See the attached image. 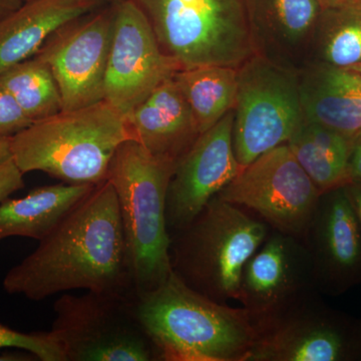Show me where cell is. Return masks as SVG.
<instances>
[{
    "label": "cell",
    "mask_w": 361,
    "mask_h": 361,
    "mask_svg": "<svg viewBox=\"0 0 361 361\" xmlns=\"http://www.w3.org/2000/svg\"><path fill=\"white\" fill-rule=\"evenodd\" d=\"M39 245L13 266L4 291L42 301L84 289L137 295L128 263L122 218L113 185H97Z\"/></svg>",
    "instance_id": "obj_1"
},
{
    "label": "cell",
    "mask_w": 361,
    "mask_h": 361,
    "mask_svg": "<svg viewBox=\"0 0 361 361\" xmlns=\"http://www.w3.org/2000/svg\"><path fill=\"white\" fill-rule=\"evenodd\" d=\"M135 310L160 360L247 361L259 336L248 311L204 296L174 272L135 295Z\"/></svg>",
    "instance_id": "obj_2"
},
{
    "label": "cell",
    "mask_w": 361,
    "mask_h": 361,
    "mask_svg": "<svg viewBox=\"0 0 361 361\" xmlns=\"http://www.w3.org/2000/svg\"><path fill=\"white\" fill-rule=\"evenodd\" d=\"M127 121L108 102L61 111L11 137V158L23 173H45L73 185L101 184L123 142Z\"/></svg>",
    "instance_id": "obj_3"
},
{
    "label": "cell",
    "mask_w": 361,
    "mask_h": 361,
    "mask_svg": "<svg viewBox=\"0 0 361 361\" xmlns=\"http://www.w3.org/2000/svg\"><path fill=\"white\" fill-rule=\"evenodd\" d=\"M176 164L135 140L118 149L106 180L115 189L135 294L153 290L172 274L166 203Z\"/></svg>",
    "instance_id": "obj_4"
},
{
    "label": "cell",
    "mask_w": 361,
    "mask_h": 361,
    "mask_svg": "<svg viewBox=\"0 0 361 361\" xmlns=\"http://www.w3.org/2000/svg\"><path fill=\"white\" fill-rule=\"evenodd\" d=\"M270 231L255 214L215 196L190 224L171 235L173 272L212 300L238 301L244 268Z\"/></svg>",
    "instance_id": "obj_5"
},
{
    "label": "cell",
    "mask_w": 361,
    "mask_h": 361,
    "mask_svg": "<svg viewBox=\"0 0 361 361\" xmlns=\"http://www.w3.org/2000/svg\"><path fill=\"white\" fill-rule=\"evenodd\" d=\"M180 70L239 68L256 52L250 0H132Z\"/></svg>",
    "instance_id": "obj_6"
},
{
    "label": "cell",
    "mask_w": 361,
    "mask_h": 361,
    "mask_svg": "<svg viewBox=\"0 0 361 361\" xmlns=\"http://www.w3.org/2000/svg\"><path fill=\"white\" fill-rule=\"evenodd\" d=\"M135 297L92 291L59 297L51 330L66 361L160 360L135 314Z\"/></svg>",
    "instance_id": "obj_7"
},
{
    "label": "cell",
    "mask_w": 361,
    "mask_h": 361,
    "mask_svg": "<svg viewBox=\"0 0 361 361\" xmlns=\"http://www.w3.org/2000/svg\"><path fill=\"white\" fill-rule=\"evenodd\" d=\"M304 118L298 71L259 54L240 66L233 126L240 167L286 144Z\"/></svg>",
    "instance_id": "obj_8"
},
{
    "label": "cell",
    "mask_w": 361,
    "mask_h": 361,
    "mask_svg": "<svg viewBox=\"0 0 361 361\" xmlns=\"http://www.w3.org/2000/svg\"><path fill=\"white\" fill-rule=\"evenodd\" d=\"M320 195L283 144L242 168L217 196L255 214L271 229L304 239Z\"/></svg>",
    "instance_id": "obj_9"
},
{
    "label": "cell",
    "mask_w": 361,
    "mask_h": 361,
    "mask_svg": "<svg viewBox=\"0 0 361 361\" xmlns=\"http://www.w3.org/2000/svg\"><path fill=\"white\" fill-rule=\"evenodd\" d=\"M247 361L361 360L360 322L311 296L258 325Z\"/></svg>",
    "instance_id": "obj_10"
},
{
    "label": "cell",
    "mask_w": 361,
    "mask_h": 361,
    "mask_svg": "<svg viewBox=\"0 0 361 361\" xmlns=\"http://www.w3.org/2000/svg\"><path fill=\"white\" fill-rule=\"evenodd\" d=\"M179 71V66L161 51L141 9L132 0L116 2L104 101L126 118Z\"/></svg>",
    "instance_id": "obj_11"
},
{
    "label": "cell",
    "mask_w": 361,
    "mask_h": 361,
    "mask_svg": "<svg viewBox=\"0 0 361 361\" xmlns=\"http://www.w3.org/2000/svg\"><path fill=\"white\" fill-rule=\"evenodd\" d=\"M115 13L114 4L78 18L52 35L35 54L54 73L63 111L104 101Z\"/></svg>",
    "instance_id": "obj_12"
},
{
    "label": "cell",
    "mask_w": 361,
    "mask_h": 361,
    "mask_svg": "<svg viewBox=\"0 0 361 361\" xmlns=\"http://www.w3.org/2000/svg\"><path fill=\"white\" fill-rule=\"evenodd\" d=\"M316 291L312 260L304 240L271 229L244 268L238 301L258 326Z\"/></svg>",
    "instance_id": "obj_13"
},
{
    "label": "cell",
    "mask_w": 361,
    "mask_h": 361,
    "mask_svg": "<svg viewBox=\"0 0 361 361\" xmlns=\"http://www.w3.org/2000/svg\"><path fill=\"white\" fill-rule=\"evenodd\" d=\"M234 110L199 135L176 166L166 217L170 235L192 222L241 171L233 148Z\"/></svg>",
    "instance_id": "obj_14"
},
{
    "label": "cell",
    "mask_w": 361,
    "mask_h": 361,
    "mask_svg": "<svg viewBox=\"0 0 361 361\" xmlns=\"http://www.w3.org/2000/svg\"><path fill=\"white\" fill-rule=\"evenodd\" d=\"M303 240L316 290L337 296L361 283V229L343 186L320 195Z\"/></svg>",
    "instance_id": "obj_15"
},
{
    "label": "cell",
    "mask_w": 361,
    "mask_h": 361,
    "mask_svg": "<svg viewBox=\"0 0 361 361\" xmlns=\"http://www.w3.org/2000/svg\"><path fill=\"white\" fill-rule=\"evenodd\" d=\"M322 11L318 0H250L256 52L300 73L299 63L311 51Z\"/></svg>",
    "instance_id": "obj_16"
},
{
    "label": "cell",
    "mask_w": 361,
    "mask_h": 361,
    "mask_svg": "<svg viewBox=\"0 0 361 361\" xmlns=\"http://www.w3.org/2000/svg\"><path fill=\"white\" fill-rule=\"evenodd\" d=\"M126 121L135 141L151 155L176 165L201 135L174 77L159 85Z\"/></svg>",
    "instance_id": "obj_17"
},
{
    "label": "cell",
    "mask_w": 361,
    "mask_h": 361,
    "mask_svg": "<svg viewBox=\"0 0 361 361\" xmlns=\"http://www.w3.org/2000/svg\"><path fill=\"white\" fill-rule=\"evenodd\" d=\"M101 0H30L0 20V73L32 58L47 40Z\"/></svg>",
    "instance_id": "obj_18"
},
{
    "label": "cell",
    "mask_w": 361,
    "mask_h": 361,
    "mask_svg": "<svg viewBox=\"0 0 361 361\" xmlns=\"http://www.w3.org/2000/svg\"><path fill=\"white\" fill-rule=\"evenodd\" d=\"M299 77L306 118L344 134L361 130L360 73L312 63Z\"/></svg>",
    "instance_id": "obj_19"
},
{
    "label": "cell",
    "mask_w": 361,
    "mask_h": 361,
    "mask_svg": "<svg viewBox=\"0 0 361 361\" xmlns=\"http://www.w3.org/2000/svg\"><path fill=\"white\" fill-rule=\"evenodd\" d=\"M94 187L61 183L0 202V241L11 237L40 241Z\"/></svg>",
    "instance_id": "obj_20"
},
{
    "label": "cell",
    "mask_w": 361,
    "mask_h": 361,
    "mask_svg": "<svg viewBox=\"0 0 361 361\" xmlns=\"http://www.w3.org/2000/svg\"><path fill=\"white\" fill-rule=\"evenodd\" d=\"M353 135L304 118L287 146L320 193L349 182Z\"/></svg>",
    "instance_id": "obj_21"
},
{
    "label": "cell",
    "mask_w": 361,
    "mask_h": 361,
    "mask_svg": "<svg viewBox=\"0 0 361 361\" xmlns=\"http://www.w3.org/2000/svg\"><path fill=\"white\" fill-rule=\"evenodd\" d=\"M174 78L193 111L201 134L234 110L238 68L225 66H196L177 71Z\"/></svg>",
    "instance_id": "obj_22"
},
{
    "label": "cell",
    "mask_w": 361,
    "mask_h": 361,
    "mask_svg": "<svg viewBox=\"0 0 361 361\" xmlns=\"http://www.w3.org/2000/svg\"><path fill=\"white\" fill-rule=\"evenodd\" d=\"M314 63L348 68L361 63V2L323 9L313 37Z\"/></svg>",
    "instance_id": "obj_23"
},
{
    "label": "cell",
    "mask_w": 361,
    "mask_h": 361,
    "mask_svg": "<svg viewBox=\"0 0 361 361\" xmlns=\"http://www.w3.org/2000/svg\"><path fill=\"white\" fill-rule=\"evenodd\" d=\"M0 85L32 123L63 111L61 92L54 73L37 56L0 73Z\"/></svg>",
    "instance_id": "obj_24"
},
{
    "label": "cell",
    "mask_w": 361,
    "mask_h": 361,
    "mask_svg": "<svg viewBox=\"0 0 361 361\" xmlns=\"http://www.w3.org/2000/svg\"><path fill=\"white\" fill-rule=\"evenodd\" d=\"M1 349L26 351L42 361H66L63 345L51 330L28 334L0 323V350Z\"/></svg>",
    "instance_id": "obj_25"
},
{
    "label": "cell",
    "mask_w": 361,
    "mask_h": 361,
    "mask_svg": "<svg viewBox=\"0 0 361 361\" xmlns=\"http://www.w3.org/2000/svg\"><path fill=\"white\" fill-rule=\"evenodd\" d=\"M32 123L13 97L0 85V135L11 137Z\"/></svg>",
    "instance_id": "obj_26"
},
{
    "label": "cell",
    "mask_w": 361,
    "mask_h": 361,
    "mask_svg": "<svg viewBox=\"0 0 361 361\" xmlns=\"http://www.w3.org/2000/svg\"><path fill=\"white\" fill-rule=\"evenodd\" d=\"M23 172L14 163L13 158L0 163V202L9 198L25 187Z\"/></svg>",
    "instance_id": "obj_27"
},
{
    "label": "cell",
    "mask_w": 361,
    "mask_h": 361,
    "mask_svg": "<svg viewBox=\"0 0 361 361\" xmlns=\"http://www.w3.org/2000/svg\"><path fill=\"white\" fill-rule=\"evenodd\" d=\"M348 179L349 182L361 183V130L353 135V149L349 159Z\"/></svg>",
    "instance_id": "obj_28"
},
{
    "label": "cell",
    "mask_w": 361,
    "mask_h": 361,
    "mask_svg": "<svg viewBox=\"0 0 361 361\" xmlns=\"http://www.w3.org/2000/svg\"><path fill=\"white\" fill-rule=\"evenodd\" d=\"M346 196L358 221L361 229V183L349 182L343 186Z\"/></svg>",
    "instance_id": "obj_29"
},
{
    "label": "cell",
    "mask_w": 361,
    "mask_h": 361,
    "mask_svg": "<svg viewBox=\"0 0 361 361\" xmlns=\"http://www.w3.org/2000/svg\"><path fill=\"white\" fill-rule=\"evenodd\" d=\"M23 4V0H0V20L14 13Z\"/></svg>",
    "instance_id": "obj_30"
},
{
    "label": "cell",
    "mask_w": 361,
    "mask_h": 361,
    "mask_svg": "<svg viewBox=\"0 0 361 361\" xmlns=\"http://www.w3.org/2000/svg\"><path fill=\"white\" fill-rule=\"evenodd\" d=\"M37 360L32 353H4L0 355V360L4 361H28Z\"/></svg>",
    "instance_id": "obj_31"
},
{
    "label": "cell",
    "mask_w": 361,
    "mask_h": 361,
    "mask_svg": "<svg viewBox=\"0 0 361 361\" xmlns=\"http://www.w3.org/2000/svg\"><path fill=\"white\" fill-rule=\"evenodd\" d=\"M323 9L360 4L361 0H318Z\"/></svg>",
    "instance_id": "obj_32"
},
{
    "label": "cell",
    "mask_w": 361,
    "mask_h": 361,
    "mask_svg": "<svg viewBox=\"0 0 361 361\" xmlns=\"http://www.w3.org/2000/svg\"><path fill=\"white\" fill-rule=\"evenodd\" d=\"M11 158V137L0 135V163Z\"/></svg>",
    "instance_id": "obj_33"
},
{
    "label": "cell",
    "mask_w": 361,
    "mask_h": 361,
    "mask_svg": "<svg viewBox=\"0 0 361 361\" xmlns=\"http://www.w3.org/2000/svg\"><path fill=\"white\" fill-rule=\"evenodd\" d=\"M348 70L355 71L356 73H360L361 75V63H360V65L351 66V68H348Z\"/></svg>",
    "instance_id": "obj_34"
},
{
    "label": "cell",
    "mask_w": 361,
    "mask_h": 361,
    "mask_svg": "<svg viewBox=\"0 0 361 361\" xmlns=\"http://www.w3.org/2000/svg\"><path fill=\"white\" fill-rule=\"evenodd\" d=\"M360 336H361V322H360Z\"/></svg>",
    "instance_id": "obj_35"
},
{
    "label": "cell",
    "mask_w": 361,
    "mask_h": 361,
    "mask_svg": "<svg viewBox=\"0 0 361 361\" xmlns=\"http://www.w3.org/2000/svg\"><path fill=\"white\" fill-rule=\"evenodd\" d=\"M30 1V0H23V2Z\"/></svg>",
    "instance_id": "obj_36"
},
{
    "label": "cell",
    "mask_w": 361,
    "mask_h": 361,
    "mask_svg": "<svg viewBox=\"0 0 361 361\" xmlns=\"http://www.w3.org/2000/svg\"><path fill=\"white\" fill-rule=\"evenodd\" d=\"M101 1H104V0H101Z\"/></svg>",
    "instance_id": "obj_37"
}]
</instances>
